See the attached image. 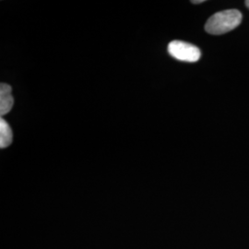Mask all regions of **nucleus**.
Here are the masks:
<instances>
[{"label": "nucleus", "instance_id": "nucleus-6", "mask_svg": "<svg viewBox=\"0 0 249 249\" xmlns=\"http://www.w3.org/2000/svg\"><path fill=\"white\" fill-rule=\"evenodd\" d=\"M246 6H247V7L249 9V0H247V1H246Z\"/></svg>", "mask_w": 249, "mask_h": 249}, {"label": "nucleus", "instance_id": "nucleus-1", "mask_svg": "<svg viewBox=\"0 0 249 249\" xmlns=\"http://www.w3.org/2000/svg\"><path fill=\"white\" fill-rule=\"evenodd\" d=\"M242 21V14L237 9H227L215 13L208 19L205 30L208 34L213 36H221L231 32L239 26Z\"/></svg>", "mask_w": 249, "mask_h": 249}, {"label": "nucleus", "instance_id": "nucleus-3", "mask_svg": "<svg viewBox=\"0 0 249 249\" xmlns=\"http://www.w3.org/2000/svg\"><path fill=\"white\" fill-rule=\"evenodd\" d=\"M12 89L7 83H1L0 85V115H7L12 109L14 100L11 94Z\"/></svg>", "mask_w": 249, "mask_h": 249}, {"label": "nucleus", "instance_id": "nucleus-2", "mask_svg": "<svg viewBox=\"0 0 249 249\" xmlns=\"http://www.w3.org/2000/svg\"><path fill=\"white\" fill-rule=\"evenodd\" d=\"M168 52L176 59L185 62H196L201 56V52L198 47L178 40L170 43Z\"/></svg>", "mask_w": 249, "mask_h": 249}, {"label": "nucleus", "instance_id": "nucleus-5", "mask_svg": "<svg viewBox=\"0 0 249 249\" xmlns=\"http://www.w3.org/2000/svg\"><path fill=\"white\" fill-rule=\"evenodd\" d=\"M193 4H200V3H203L204 0H198V1H191Z\"/></svg>", "mask_w": 249, "mask_h": 249}, {"label": "nucleus", "instance_id": "nucleus-4", "mask_svg": "<svg viewBox=\"0 0 249 249\" xmlns=\"http://www.w3.org/2000/svg\"><path fill=\"white\" fill-rule=\"evenodd\" d=\"M13 134L10 125L2 117L0 119V148L4 149L9 147L12 142Z\"/></svg>", "mask_w": 249, "mask_h": 249}]
</instances>
